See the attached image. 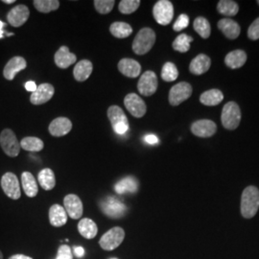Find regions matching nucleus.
I'll return each instance as SVG.
<instances>
[{"mask_svg":"<svg viewBox=\"0 0 259 259\" xmlns=\"http://www.w3.org/2000/svg\"><path fill=\"white\" fill-rule=\"evenodd\" d=\"M111 259H117V258H111Z\"/></svg>","mask_w":259,"mask_h":259,"instance_id":"603ef678","label":"nucleus"},{"mask_svg":"<svg viewBox=\"0 0 259 259\" xmlns=\"http://www.w3.org/2000/svg\"><path fill=\"white\" fill-rule=\"evenodd\" d=\"M3 2L5 4H12V3H15V0H3Z\"/></svg>","mask_w":259,"mask_h":259,"instance_id":"09e8293b","label":"nucleus"},{"mask_svg":"<svg viewBox=\"0 0 259 259\" xmlns=\"http://www.w3.org/2000/svg\"><path fill=\"white\" fill-rule=\"evenodd\" d=\"M156 42V33L151 28H142L133 41V51L137 55L148 53Z\"/></svg>","mask_w":259,"mask_h":259,"instance_id":"f03ea898","label":"nucleus"},{"mask_svg":"<svg viewBox=\"0 0 259 259\" xmlns=\"http://www.w3.org/2000/svg\"><path fill=\"white\" fill-rule=\"evenodd\" d=\"M153 16L158 24L168 25L174 17V7L169 0H159L153 8Z\"/></svg>","mask_w":259,"mask_h":259,"instance_id":"6e6552de","label":"nucleus"},{"mask_svg":"<svg viewBox=\"0 0 259 259\" xmlns=\"http://www.w3.org/2000/svg\"><path fill=\"white\" fill-rule=\"evenodd\" d=\"M192 95V87L190 83L181 82L177 83L169 93V103L172 106H179L180 104L186 101Z\"/></svg>","mask_w":259,"mask_h":259,"instance_id":"1a4fd4ad","label":"nucleus"},{"mask_svg":"<svg viewBox=\"0 0 259 259\" xmlns=\"http://www.w3.org/2000/svg\"><path fill=\"white\" fill-rule=\"evenodd\" d=\"M9 259H33L30 256L27 255H24V254H15V255H12Z\"/></svg>","mask_w":259,"mask_h":259,"instance_id":"49530a36","label":"nucleus"},{"mask_svg":"<svg viewBox=\"0 0 259 259\" xmlns=\"http://www.w3.org/2000/svg\"><path fill=\"white\" fill-rule=\"evenodd\" d=\"M257 4H258V5H259V0H258V1H257Z\"/></svg>","mask_w":259,"mask_h":259,"instance_id":"3c124183","label":"nucleus"},{"mask_svg":"<svg viewBox=\"0 0 259 259\" xmlns=\"http://www.w3.org/2000/svg\"><path fill=\"white\" fill-rule=\"evenodd\" d=\"M144 140L146 143L151 144V145H154V144H157L158 143V138L155 135H147L145 136Z\"/></svg>","mask_w":259,"mask_h":259,"instance_id":"37998d69","label":"nucleus"},{"mask_svg":"<svg viewBox=\"0 0 259 259\" xmlns=\"http://www.w3.org/2000/svg\"><path fill=\"white\" fill-rule=\"evenodd\" d=\"M247 62V54L243 50H233L230 52L225 58V64L232 68V69H237L240 68Z\"/></svg>","mask_w":259,"mask_h":259,"instance_id":"a878e982","label":"nucleus"},{"mask_svg":"<svg viewBox=\"0 0 259 259\" xmlns=\"http://www.w3.org/2000/svg\"><path fill=\"white\" fill-rule=\"evenodd\" d=\"M29 16L30 11L27 6L20 4L10 10L7 15V19L13 27H20L27 21Z\"/></svg>","mask_w":259,"mask_h":259,"instance_id":"dca6fc26","label":"nucleus"},{"mask_svg":"<svg viewBox=\"0 0 259 259\" xmlns=\"http://www.w3.org/2000/svg\"><path fill=\"white\" fill-rule=\"evenodd\" d=\"M179 77V71L176 65L168 62L161 69V78L165 82H173Z\"/></svg>","mask_w":259,"mask_h":259,"instance_id":"e433bc0d","label":"nucleus"},{"mask_svg":"<svg viewBox=\"0 0 259 259\" xmlns=\"http://www.w3.org/2000/svg\"><path fill=\"white\" fill-rule=\"evenodd\" d=\"M139 0H122L119 3L118 10L123 15H130L139 9Z\"/></svg>","mask_w":259,"mask_h":259,"instance_id":"4c0bfd02","label":"nucleus"},{"mask_svg":"<svg viewBox=\"0 0 259 259\" xmlns=\"http://www.w3.org/2000/svg\"><path fill=\"white\" fill-rule=\"evenodd\" d=\"M54 61H55L56 65L58 67H60L62 69H65L76 63L77 57L69 51L68 47H61L60 49L56 52Z\"/></svg>","mask_w":259,"mask_h":259,"instance_id":"aec40b11","label":"nucleus"},{"mask_svg":"<svg viewBox=\"0 0 259 259\" xmlns=\"http://www.w3.org/2000/svg\"><path fill=\"white\" fill-rule=\"evenodd\" d=\"M72 129V122L66 117H57L52 121L48 127L51 136L55 138L64 137Z\"/></svg>","mask_w":259,"mask_h":259,"instance_id":"a211bd4d","label":"nucleus"},{"mask_svg":"<svg viewBox=\"0 0 259 259\" xmlns=\"http://www.w3.org/2000/svg\"><path fill=\"white\" fill-rule=\"evenodd\" d=\"M33 4H34V7L39 13H45V14L56 11L60 7V1L58 0H35Z\"/></svg>","mask_w":259,"mask_h":259,"instance_id":"c9c22d12","label":"nucleus"},{"mask_svg":"<svg viewBox=\"0 0 259 259\" xmlns=\"http://www.w3.org/2000/svg\"><path fill=\"white\" fill-rule=\"evenodd\" d=\"M157 77L154 71H145L141 75L138 83V90L139 93L143 96H152L154 93L157 92Z\"/></svg>","mask_w":259,"mask_h":259,"instance_id":"f8f14e48","label":"nucleus"},{"mask_svg":"<svg viewBox=\"0 0 259 259\" xmlns=\"http://www.w3.org/2000/svg\"><path fill=\"white\" fill-rule=\"evenodd\" d=\"M27 66V63L24 58L20 56H16L12 58L7 65H5L3 69V76L8 81H13L16 75L20 72L21 70L25 69Z\"/></svg>","mask_w":259,"mask_h":259,"instance_id":"f3484780","label":"nucleus"},{"mask_svg":"<svg viewBox=\"0 0 259 259\" xmlns=\"http://www.w3.org/2000/svg\"><path fill=\"white\" fill-rule=\"evenodd\" d=\"M20 147L29 152H39L45 147V143L36 137H26L20 141Z\"/></svg>","mask_w":259,"mask_h":259,"instance_id":"473e14b6","label":"nucleus"},{"mask_svg":"<svg viewBox=\"0 0 259 259\" xmlns=\"http://www.w3.org/2000/svg\"><path fill=\"white\" fill-rule=\"evenodd\" d=\"M248 37L251 40H256L259 39V18L255 19L251 24H250L249 30H248Z\"/></svg>","mask_w":259,"mask_h":259,"instance_id":"79ce46f5","label":"nucleus"},{"mask_svg":"<svg viewBox=\"0 0 259 259\" xmlns=\"http://www.w3.org/2000/svg\"><path fill=\"white\" fill-rule=\"evenodd\" d=\"M211 65V60L208 56L199 54L191 61L189 65V70L195 75H202L208 71Z\"/></svg>","mask_w":259,"mask_h":259,"instance_id":"412c9836","label":"nucleus"},{"mask_svg":"<svg viewBox=\"0 0 259 259\" xmlns=\"http://www.w3.org/2000/svg\"><path fill=\"white\" fill-rule=\"evenodd\" d=\"M93 63L89 60H82L75 65L73 76L78 82L87 81L93 73Z\"/></svg>","mask_w":259,"mask_h":259,"instance_id":"393cba45","label":"nucleus"},{"mask_svg":"<svg viewBox=\"0 0 259 259\" xmlns=\"http://www.w3.org/2000/svg\"><path fill=\"white\" fill-rule=\"evenodd\" d=\"M37 84H36L35 82H33V81H29V82L25 83V89H26V91L31 92L32 93H34V92L37 90Z\"/></svg>","mask_w":259,"mask_h":259,"instance_id":"a18cd8bd","label":"nucleus"},{"mask_svg":"<svg viewBox=\"0 0 259 259\" xmlns=\"http://www.w3.org/2000/svg\"><path fill=\"white\" fill-rule=\"evenodd\" d=\"M224 99V94L221 91L213 89L206 91L201 94L200 96V102L204 106H217L222 102Z\"/></svg>","mask_w":259,"mask_h":259,"instance_id":"c756f323","label":"nucleus"},{"mask_svg":"<svg viewBox=\"0 0 259 259\" xmlns=\"http://www.w3.org/2000/svg\"><path fill=\"white\" fill-rule=\"evenodd\" d=\"M221 121L223 126L227 130L238 128L241 121V111L239 106L235 102H228L223 108Z\"/></svg>","mask_w":259,"mask_h":259,"instance_id":"20e7f679","label":"nucleus"},{"mask_svg":"<svg viewBox=\"0 0 259 259\" xmlns=\"http://www.w3.org/2000/svg\"><path fill=\"white\" fill-rule=\"evenodd\" d=\"M0 259H3V253L1 250H0Z\"/></svg>","mask_w":259,"mask_h":259,"instance_id":"8fccbe9b","label":"nucleus"},{"mask_svg":"<svg viewBox=\"0 0 259 259\" xmlns=\"http://www.w3.org/2000/svg\"><path fill=\"white\" fill-rule=\"evenodd\" d=\"M108 118L110 119L112 129L117 135H124L128 132L129 121L119 106L113 105L108 109Z\"/></svg>","mask_w":259,"mask_h":259,"instance_id":"7ed1b4c3","label":"nucleus"},{"mask_svg":"<svg viewBox=\"0 0 259 259\" xmlns=\"http://www.w3.org/2000/svg\"><path fill=\"white\" fill-rule=\"evenodd\" d=\"M64 204L65 211L71 219L77 220L82 217L83 211V203L77 195H66L64 199Z\"/></svg>","mask_w":259,"mask_h":259,"instance_id":"ddd939ff","label":"nucleus"},{"mask_svg":"<svg viewBox=\"0 0 259 259\" xmlns=\"http://www.w3.org/2000/svg\"><path fill=\"white\" fill-rule=\"evenodd\" d=\"M110 32L113 37L117 38H125L132 35L133 28L126 22L116 21V22H113L110 26Z\"/></svg>","mask_w":259,"mask_h":259,"instance_id":"7c9ffc66","label":"nucleus"},{"mask_svg":"<svg viewBox=\"0 0 259 259\" xmlns=\"http://www.w3.org/2000/svg\"><path fill=\"white\" fill-rule=\"evenodd\" d=\"M73 253H74L76 257L82 258L84 255V250H83V247H81V246H75V247H73Z\"/></svg>","mask_w":259,"mask_h":259,"instance_id":"c03bdc74","label":"nucleus"},{"mask_svg":"<svg viewBox=\"0 0 259 259\" xmlns=\"http://www.w3.org/2000/svg\"><path fill=\"white\" fill-rule=\"evenodd\" d=\"M118 70L122 74L129 78H137L141 73V65L136 60L124 58L118 63Z\"/></svg>","mask_w":259,"mask_h":259,"instance_id":"6ab92c4d","label":"nucleus"},{"mask_svg":"<svg viewBox=\"0 0 259 259\" xmlns=\"http://www.w3.org/2000/svg\"><path fill=\"white\" fill-rule=\"evenodd\" d=\"M194 30L203 38H208L211 33V27L208 20L203 17H199L195 19L193 23Z\"/></svg>","mask_w":259,"mask_h":259,"instance_id":"72a5a7b5","label":"nucleus"},{"mask_svg":"<svg viewBox=\"0 0 259 259\" xmlns=\"http://www.w3.org/2000/svg\"><path fill=\"white\" fill-rule=\"evenodd\" d=\"M3 27H5V23L2 22L0 20V38L3 37V34H4V31H3Z\"/></svg>","mask_w":259,"mask_h":259,"instance_id":"de8ad7c7","label":"nucleus"},{"mask_svg":"<svg viewBox=\"0 0 259 259\" xmlns=\"http://www.w3.org/2000/svg\"><path fill=\"white\" fill-rule=\"evenodd\" d=\"M0 146L4 153L11 157H18L21 148L15 133L10 129L3 130L1 132Z\"/></svg>","mask_w":259,"mask_h":259,"instance_id":"423d86ee","label":"nucleus"},{"mask_svg":"<svg viewBox=\"0 0 259 259\" xmlns=\"http://www.w3.org/2000/svg\"><path fill=\"white\" fill-rule=\"evenodd\" d=\"M191 132L198 138H203V139L211 138L217 132V126L213 121L201 119V120L195 121L194 123L191 125Z\"/></svg>","mask_w":259,"mask_h":259,"instance_id":"2eb2a0df","label":"nucleus"},{"mask_svg":"<svg viewBox=\"0 0 259 259\" xmlns=\"http://www.w3.org/2000/svg\"><path fill=\"white\" fill-rule=\"evenodd\" d=\"M125 238V232L120 227L109 230L99 240V245L105 250H113L118 248Z\"/></svg>","mask_w":259,"mask_h":259,"instance_id":"0eeeda50","label":"nucleus"},{"mask_svg":"<svg viewBox=\"0 0 259 259\" xmlns=\"http://www.w3.org/2000/svg\"><path fill=\"white\" fill-rule=\"evenodd\" d=\"M217 11L226 17H234L238 14V4L232 0H221L218 2Z\"/></svg>","mask_w":259,"mask_h":259,"instance_id":"2f4dec72","label":"nucleus"},{"mask_svg":"<svg viewBox=\"0 0 259 259\" xmlns=\"http://www.w3.org/2000/svg\"><path fill=\"white\" fill-rule=\"evenodd\" d=\"M55 93V89L51 83H45L39 84L37 90L32 93L30 102L33 105H42L50 101Z\"/></svg>","mask_w":259,"mask_h":259,"instance_id":"4468645a","label":"nucleus"},{"mask_svg":"<svg viewBox=\"0 0 259 259\" xmlns=\"http://www.w3.org/2000/svg\"><path fill=\"white\" fill-rule=\"evenodd\" d=\"M188 24H189V18H188V16L185 15V14H183V15H181L177 19L174 25H173V29L176 32H181L182 30H184V29L187 27Z\"/></svg>","mask_w":259,"mask_h":259,"instance_id":"ea45409f","label":"nucleus"},{"mask_svg":"<svg viewBox=\"0 0 259 259\" xmlns=\"http://www.w3.org/2000/svg\"><path fill=\"white\" fill-rule=\"evenodd\" d=\"M21 184L25 194L30 198H34L37 195L38 187L35 177L30 172H23L21 175Z\"/></svg>","mask_w":259,"mask_h":259,"instance_id":"cd10ccee","label":"nucleus"},{"mask_svg":"<svg viewBox=\"0 0 259 259\" xmlns=\"http://www.w3.org/2000/svg\"><path fill=\"white\" fill-rule=\"evenodd\" d=\"M78 232L85 239H93L98 232L97 225L90 218H83L78 224Z\"/></svg>","mask_w":259,"mask_h":259,"instance_id":"bb28decb","label":"nucleus"},{"mask_svg":"<svg viewBox=\"0 0 259 259\" xmlns=\"http://www.w3.org/2000/svg\"><path fill=\"white\" fill-rule=\"evenodd\" d=\"M218 28L223 34L230 39H235V38L239 37V35H240V26L233 19H221L218 22Z\"/></svg>","mask_w":259,"mask_h":259,"instance_id":"4be33fe9","label":"nucleus"},{"mask_svg":"<svg viewBox=\"0 0 259 259\" xmlns=\"http://www.w3.org/2000/svg\"><path fill=\"white\" fill-rule=\"evenodd\" d=\"M124 105L127 111L137 118L143 117L147 111L146 104L136 93H129L128 95H126V97L124 98Z\"/></svg>","mask_w":259,"mask_h":259,"instance_id":"9d476101","label":"nucleus"},{"mask_svg":"<svg viewBox=\"0 0 259 259\" xmlns=\"http://www.w3.org/2000/svg\"><path fill=\"white\" fill-rule=\"evenodd\" d=\"M72 250L67 245H62L58 249L56 259H72Z\"/></svg>","mask_w":259,"mask_h":259,"instance_id":"a19ab883","label":"nucleus"},{"mask_svg":"<svg viewBox=\"0 0 259 259\" xmlns=\"http://www.w3.org/2000/svg\"><path fill=\"white\" fill-rule=\"evenodd\" d=\"M139 189V182L135 177H126L114 185V190L117 194L136 193Z\"/></svg>","mask_w":259,"mask_h":259,"instance_id":"b1692460","label":"nucleus"},{"mask_svg":"<svg viewBox=\"0 0 259 259\" xmlns=\"http://www.w3.org/2000/svg\"><path fill=\"white\" fill-rule=\"evenodd\" d=\"M191 41H193V37L188 36L187 34H181L173 41L172 47L178 52L185 53L190 49Z\"/></svg>","mask_w":259,"mask_h":259,"instance_id":"f704fd0d","label":"nucleus"},{"mask_svg":"<svg viewBox=\"0 0 259 259\" xmlns=\"http://www.w3.org/2000/svg\"><path fill=\"white\" fill-rule=\"evenodd\" d=\"M259 208V190L255 186H248L241 197V214L244 218H252Z\"/></svg>","mask_w":259,"mask_h":259,"instance_id":"f257e3e1","label":"nucleus"},{"mask_svg":"<svg viewBox=\"0 0 259 259\" xmlns=\"http://www.w3.org/2000/svg\"><path fill=\"white\" fill-rule=\"evenodd\" d=\"M94 8L101 15H107L113 9L115 1L114 0H95L93 2Z\"/></svg>","mask_w":259,"mask_h":259,"instance_id":"58836bf2","label":"nucleus"},{"mask_svg":"<svg viewBox=\"0 0 259 259\" xmlns=\"http://www.w3.org/2000/svg\"><path fill=\"white\" fill-rule=\"evenodd\" d=\"M49 222L55 228L65 226L67 223V213L65 207L60 204H53L49 209Z\"/></svg>","mask_w":259,"mask_h":259,"instance_id":"5701e85b","label":"nucleus"},{"mask_svg":"<svg viewBox=\"0 0 259 259\" xmlns=\"http://www.w3.org/2000/svg\"><path fill=\"white\" fill-rule=\"evenodd\" d=\"M37 181L39 185L47 191L52 190L56 185L55 174L52 169L45 168L39 171L37 175Z\"/></svg>","mask_w":259,"mask_h":259,"instance_id":"c85d7f7f","label":"nucleus"},{"mask_svg":"<svg viewBox=\"0 0 259 259\" xmlns=\"http://www.w3.org/2000/svg\"><path fill=\"white\" fill-rule=\"evenodd\" d=\"M100 208L106 216L113 219L121 218L127 212V206L114 197L103 199L100 202Z\"/></svg>","mask_w":259,"mask_h":259,"instance_id":"39448f33","label":"nucleus"},{"mask_svg":"<svg viewBox=\"0 0 259 259\" xmlns=\"http://www.w3.org/2000/svg\"><path fill=\"white\" fill-rule=\"evenodd\" d=\"M1 187L4 193L12 200H19L21 196L18 177L14 173H5L1 178Z\"/></svg>","mask_w":259,"mask_h":259,"instance_id":"9b49d317","label":"nucleus"}]
</instances>
